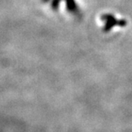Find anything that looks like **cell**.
<instances>
[{
  "label": "cell",
  "instance_id": "cell-2",
  "mask_svg": "<svg viewBox=\"0 0 132 132\" xmlns=\"http://www.w3.org/2000/svg\"><path fill=\"white\" fill-rule=\"evenodd\" d=\"M67 5H68V8L69 9V11H74L73 9L76 7V5L74 4L73 0H67Z\"/></svg>",
  "mask_w": 132,
  "mask_h": 132
},
{
  "label": "cell",
  "instance_id": "cell-1",
  "mask_svg": "<svg viewBox=\"0 0 132 132\" xmlns=\"http://www.w3.org/2000/svg\"><path fill=\"white\" fill-rule=\"evenodd\" d=\"M103 19H107V26H106V30H110V28H111L113 26L116 25V18L112 17V15H105V17H103Z\"/></svg>",
  "mask_w": 132,
  "mask_h": 132
}]
</instances>
